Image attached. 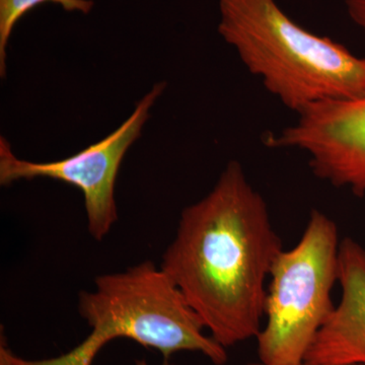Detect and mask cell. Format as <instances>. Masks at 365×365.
<instances>
[{
    "instance_id": "6da1fadb",
    "label": "cell",
    "mask_w": 365,
    "mask_h": 365,
    "mask_svg": "<svg viewBox=\"0 0 365 365\" xmlns=\"http://www.w3.org/2000/svg\"><path fill=\"white\" fill-rule=\"evenodd\" d=\"M283 250L265 199L232 160L207 195L182 211L160 268L227 349L260 333L266 284Z\"/></svg>"
},
{
    "instance_id": "7a4b0ae2",
    "label": "cell",
    "mask_w": 365,
    "mask_h": 365,
    "mask_svg": "<svg viewBox=\"0 0 365 365\" xmlns=\"http://www.w3.org/2000/svg\"><path fill=\"white\" fill-rule=\"evenodd\" d=\"M218 34L266 90L297 115L365 96V58L295 23L277 0H218Z\"/></svg>"
},
{
    "instance_id": "3957f363",
    "label": "cell",
    "mask_w": 365,
    "mask_h": 365,
    "mask_svg": "<svg viewBox=\"0 0 365 365\" xmlns=\"http://www.w3.org/2000/svg\"><path fill=\"white\" fill-rule=\"evenodd\" d=\"M95 289L81 292L78 312L91 332L71 351L52 359L30 360L14 354L6 340L0 352L11 365H93L107 343L128 338L162 353L163 365L178 352H198L225 365L227 348L206 335L205 327L181 290L162 268L145 261L123 272L96 278Z\"/></svg>"
},
{
    "instance_id": "277c9868",
    "label": "cell",
    "mask_w": 365,
    "mask_h": 365,
    "mask_svg": "<svg viewBox=\"0 0 365 365\" xmlns=\"http://www.w3.org/2000/svg\"><path fill=\"white\" fill-rule=\"evenodd\" d=\"M341 241L332 218L313 209L299 242L278 255L269 276L265 325L256 337L262 364L306 361L336 307L332 292L338 282Z\"/></svg>"
},
{
    "instance_id": "5b68a950",
    "label": "cell",
    "mask_w": 365,
    "mask_h": 365,
    "mask_svg": "<svg viewBox=\"0 0 365 365\" xmlns=\"http://www.w3.org/2000/svg\"><path fill=\"white\" fill-rule=\"evenodd\" d=\"M167 88L155 83L138 103L130 117L107 137L71 157L50 163H33L14 155L6 137H0V185L39 178L64 182L81 190L85 198L88 230L102 241L118 220L115 186L127 151L141 136L150 109Z\"/></svg>"
},
{
    "instance_id": "8992f818",
    "label": "cell",
    "mask_w": 365,
    "mask_h": 365,
    "mask_svg": "<svg viewBox=\"0 0 365 365\" xmlns=\"http://www.w3.org/2000/svg\"><path fill=\"white\" fill-rule=\"evenodd\" d=\"M266 144L306 153L319 180L365 195V96L314 106Z\"/></svg>"
},
{
    "instance_id": "52a82bcc",
    "label": "cell",
    "mask_w": 365,
    "mask_h": 365,
    "mask_svg": "<svg viewBox=\"0 0 365 365\" xmlns=\"http://www.w3.org/2000/svg\"><path fill=\"white\" fill-rule=\"evenodd\" d=\"M339 304L319 330L306 361L319 365H365V249L351 239L341 241Z\"/></svg>"
},
{
    "instance_id": "ba28073f",
    "label": "cell",
    "mask_w": 365,
    "mask_h": 365,
    "mask_svg": "<svg viewBox=\"0 0 365 365\" xmlns=\"http://www.w3.org/2000/svg\"><path fill=\"white\" fill-rule=\"evenodd\" d=\"M44 4H58L68 13L88 14L93 0H0V76L6 73V49L9 38L18 21L35 7Z\"/></svg>"
},
{
    "instance_id": "9c48e42d",
    "label": "cell",
    "mask_w": 365,
    "mask_h": 365,
    "mask_svg": "<svg viewBox=\"0 0 365 365\" xmlns=\"http://www.w3.org/2000/svg\"><path fill=\"white\" fill-rule=\"evenodd\" d=\"M350 20L365 36V0H344Z\"/></svg>"
},
{
    "instance_id": "30bf717a",
    "label": "cell",
    "mask_w": 365,
    "mask_h": 365,
    "mask_svg": "<svg viewBox=\"0 0 365 365\" xmlns=\"http://www.w3.org/2000/svg\"><path fill=\"white\" fill-rule=\"evenodd\" d=\"M0 365H11L9 364V361H7L6 355L2 352H0Z\"/></svg>"
},
{
    "instance_id": "8fae6325",
    "label": "cell",
    "mask_w": 365,
    "mask_h": 365,
    "mask_svg": "<svg viewBox=\"0 0 365 365\" xmlns=\"http://www.w3.org/2000/svg\"><path fill=\"white\" fill-rule=\"evenodd\" d=\"M244 365H266V364H262L261 361H258V362H250V364H244ZM299 365H319V364H309V362L304 361V364H302Z\"/></svg>"
}]
</instances>
